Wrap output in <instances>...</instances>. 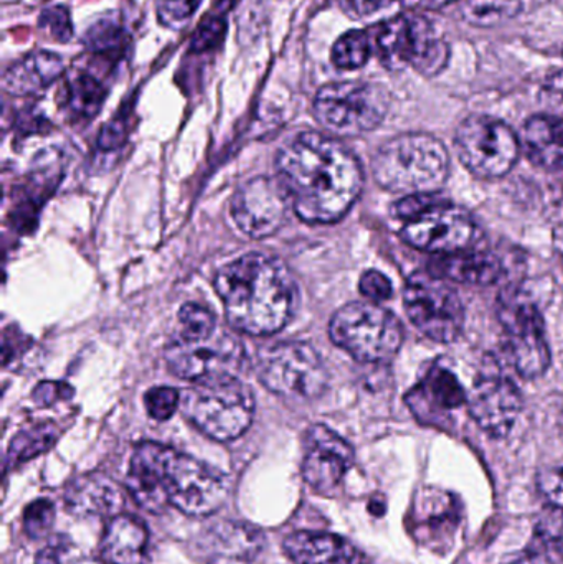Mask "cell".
Returning a JSON list of instances; mask_svg holds the SVG:
<instances>
[{
	"label": "cell",
	"instance_id": "1",
	"mask_svg": "<svg viewBox=\"0 0 563 564\" xmlns=\"http://www.w3.org/2000/svg\"><path fill=\"white\" fill-rule=\"evenodd\" d=\"M277 171L293 210L311 225L339 221L362 192V169L356 155L320 132H301L288 142L278 154Z\"/></svg>",
	"mask_w": 563,
	"mask_h": 564
},
{
	"label": "cell",
	"instance_id": "2",
	"mask_svg": "<svg viewBox=\"0 0 563 564\" xmlns=\"http://www.w3.org/2000/svg\"><path fill=\"white\" fill-rule=\"evenodd\" d=\"M128 489L136 503L152 513L172 506L188 517H208L227 499V484L220 474L158 443L136 447L129 464Z\"/></svg>",
	"mask_w": 563,
	"mask_h": 564
},
{
	"label": "cell",
	"instance_id": "3",
	"mask_svg": "<svg viewBox=\"0 0 563 564\" xmlns=\"http://www.w3.org/2000/svg\"><path fill=\"white\" fill-rule=\"evenodd\" d=\"M214 285L231 327L245 334H277L296 311V282L280 258L247 254L221 268Z\"/></svg>",
	"mask_w": 563,
	"mask_h": 564
},
{
	"label": "cell",
	"instance_id": "4",
	"mask_svg": "<svg viewBox=\"0 0 563 564\" xmlns=\"http://www.w3.org/2000/svg\"><path fill=\"white\" fill-rule=\"evenodd\" d=\"M372 172L377 184L387 191L436 194L448 178L450 155L433 135H397L377 151Z\"/></svg>",
	"mask_w": 563,
	"mask_h": 564
},
{
	"label": "cell",
	"instance_id": "5",
	"mask_svg": "<svg viewBox=\"0 0 563 564\" xmlns=\"http://www.w3.org/2000/svg\"><path fill=\"white\" fill-rule=\"evenodd\" d=\"M181 410L205 436L227 443L250 427L253 393L237 377L198 381L182 394Z\"/></svg>",
	"mask_w": 563,
	"mask_h": 564
},
{
	"label": "cell",
	"instance_id": "6",
	"mask_svg": "<svg viewBox=\"0 0 563 564\" xmlns=\"http://www.w3.org/2000/svg\"><path fill=\"white\" fill-rule=\"evenodd\" d=\"M334 344L366 364H386L399 354L403 340L399 318L372 302H350L331 318Z\"/></svg>",
	"mask_w": 563,
	"mask_h": 564
},
{
	"label": "cell",
	"instance_id": "7",
	"mask_svg": "<svg viewBox=\"0 0 563 564\" xmlns=\"http://www.w3.org/2000/svg\"><path fill=\"white\" fill-rule=\"evenodd\" d=\"M261 383L288 400H316L326 391L329 373L321 355L306 341H280L258 354Z\"/></svg>",
	"mask_w": 563,
	"mask_h": 564
},
{
	"label": "cell",
	"instance_id": "8",
	"mask_svg": "<svg viewBox=\"0 0 563 564\" xmlns=\"http://www.w3.org/2000/svg\"><path fill=\"white\" fill-rule=\"evenodd\" d=\"M377 52L390 69L412 66L425 76H435L445 68L450 46L419 13H403L382 23L376 35Z\"/></svg>",
	"mask_w": 563,
	"mask_h": 564
},
{
	"label": "cell",
	"instance_id": "9",
	"mask_svg": "<svg viewBox=\"0 0 563 564\" xmlns=\"http://www.w3.org/2000/svg\"><path fill=\"white\" fill-rule=\"evenodd\" d=\"M390 98L373 83H331L317 91L313 111L320 124L337 135L373 131L389 111Z\"/></svg>",
	"mask_w": 563,
	"mask_h": 564
},
{
	"label": "cell",
	"instance_id": "10",
	"mask_svg": "<svg viewBox=\"0 0 563 564\" xmlns=\"http://www.w3.org/2000/svg\"><path fill=\"white\" fill-rule=\"evenodd\" d=\"M169 370L184 380L207 381L237 377L245 361L241 341L227 328L218 325L201 337L175 335L165 348Z\"/></svg>",
	"mask_w": 563,
	"mask_h": 564
},
{
	"label": "cell",
	"instance_id": "11",
	"mask_svg": "<svg viewBox=\"0 0 563 564\" xmlns=\"http://www.w3.org/2000/svg\"><path fill=\"white\" fill-rule=\"evenodd\" d=\"M407 314L416 328L436 341L456 340L465 325V308L445 280L432 273H416L407 282Z\"/></svg>",
	"mask_w": 563,
	"mask_h": 564
},
{
	"label": "cell",
	"instance_id": "12",
	"mask_svg": "<svg viewBox=\"0 0 563 564\" xmlns=\"http://www.w3.org/2000/svg\"><path fill=\"white\" fill-rule=\"evenodd\" d=\"M459 161L478 177H502L515 167L519 141L505 122L488 116H472L456 131Z\"/></svg>",
	"mask_w": 563,
	"mask_h": 564
},
{
	"label": "cell",
	"instance_id": "13",
	"mask_svg": "<svg viewBox=\"0 0 563 564\" xmlns=\"http://www.w3.org/2000/svg\"><path fill=\"white\" fill-rule=\"evenodd\" d=\"M499 318L516 370L526 378L541 377L551 365L541 312L522 295L508 294L499 305Z\"/></svg>",
	"mask_w": 563,
	"mask_h": 564
},
{
	"label": "cell",
	"instance_id": "14",
	"mask_svg": "<svg viewBox=\"0 0 563 564\" xmlns=\"http://www.w3.org/2000/svg\"><path fill=\"white\" fill-rule=\"evenodd\" d=\"M475 234V221L469 214L440 197L405 220L402 228L407 243L435 254L465 251Z\"/></svg>",
	"mask_w": 563,
	"mask_h": 564
},
{
	"label": "cell",
	"instance_id": "15",
	"mask_svg": "<svg viewBox=\"0 0 563 564\" xmlns=\"http://www.w3.org/2000/svg\"><path fill=\"white\" fill-rule=\"evenodd\" d=\"M290 194L280 178L257 177L245 182L231 198V217L248 237L268 238L286 224Z\"/></svg>",
	"mask_w": 563,
	"mask_h": 564
},
{
	"label": "cell",
	"instance_id": "16",
	"mask_svg": "<svg viewBox=\"0 0 563 564\" xmlns=\"http://www.w3.org/2000/svg\"><path fill=\"white\" fill-rule=\"evenodd\" d=\"M469 413L486 433L505 437L521 413V394L509 378L488 375L479 378L468 394Z\"/></svg>",
	"mask_w": 563,
	"mask_h": 564
},
{
	"label": "cell",
	"instance_id": "17",
	"mask_svg": "<svg viewBox=\"0 0 563 564\" xmlns=\"http://www.w3.org/2000/svg\"><path fill=\"white\" fill-rule=\"evenodd\" d=\"M354 464V449L339 434L324 424H314L306 434L303 477L311 487H336Z\"/></svg>",
	"mask_w": 563,
	"mask_h": 564
},
{
	"label": "cell",
	"instance_id": "18",
	"mask_svg": "<svg viewBox=\"0 0 563 564\" xmlns=\"http://www.w3.org/2000/svg\"><path fill=\"white\" fill-rule=\"evenodd\" d=\"M263 546V532L241 522L217 523L198 540L205 564H253Z\"/></svg>",
	"mask_w": 563,
	"mask_h": 564
},
{
	"label": "cell",
	"instance_id": "19",
	"mask_svg": "<svg viewBox=\"0 0 563 564\" xmlns=\"http://www.w3.org/2000/svg\"><path fill=\"white\" fill-rule=\"evenodd\" d=\"M410 529L419 542L430 549L445 550V543L452 542L462 519L458 500L448 492L423 490L415 497Z\"/></svg>",
	"mask_w": 563,
	"mask_h": 564
},
{
	"label": "cell",
	"instance_id": "20",
	"mask_svg": "<svg viewBox=\"0 0 563 564\" xmlns=\"http://www.w3.org/2000/svg\"><path fill=\"white\" fill-rule=\"evenodd\" d=\"M465 401L468 394L458 378L443 367H433L407 397V403L420 421L439 426Z\"/></svg>",
	"mask_w": 563,
	"mask_h": 564
},
{
	"label": "cell",
	"instance_id": "21",
	"mask_svg": "<svg viewBox=\"0 0 563 564\" xmlns=\"http://www.w3.org/2000/svg\"><path fill=\"white\" fill-rule=\"evenodd\" d=\"M65 506L78 519H115L124 507V497L105 474H86L69 484Z\"/></svg>",
	"mask_w": 563,
	"mask_h": 564
},
{
	"label": "cell",
	"instance_id": "22",
	"mask_svg": "<svg viewBox=\"0 0 563 564\" xmlns=\"http://www.w3.org/2000/svg\"><path fill=\"white\" fill-rule=\"evenodd\" d=\"M284 552L294 564H354L360 558L347 540L321 532H296L286 536Z\"/></svg>",
	"mask_w": 563,
	"mask_h": 564
},
{
	"label": "cell",
	"instance_id": "23",
	"mask_svg": "<svg viewBox=\"0 0 563 564\" xmlns=\"http://www.w3.org/2000/svg\"><path fill=\"white\" fill-rule=\"evenodd\" d=\"M65 73L62 56L50 52H33L13 63L3 73V89L13 96H29L48 88Z\"/></svg>",
	"mask_w": 563,
	"mask_h": 564
},
{
	"label": "cell",
	"instance_id": "24",
	"mask_svg": "<svg viewBox=\"0 0 563 564\" xmlns=\"http://www.w3.org/2000/svg\"><path fill=\"white\" fill-rule=\"evenodd\" d=\"M148 529L131 516L109 520L101 540V556L108 564H142L148 549Z\"/></svg>",
	"mask_w": 563,
	"mask_h": 564
},
{
	"label": "cell",
	"instance_id": "25",
	"mask_svg": "<svg viewBox=\"0 0 563 564\" xmlns=\"http://www.w3.org/2000/svg\"><path fill=\"white\" fill-rule=\"evenodd\" d=\"M522 141L534 164L545 169L563 167V119L551 115L529 119Z\"/></svg>",
	"mask_w": 563,
	"mask_h": 564
},
{
	"label": "cell",
	"instance_id": "26",
	"mask_svg": "<svg viewBox=\"0 0 563 564\" xmlns=\"http://www.w3.org/2000/svg\"><path fill=\"white\" fill-rule=\"evenodd\" d=\"M430 273L442 280L465 282V284H492L501 276L498 258L485 253H453L436 258Z\"/></svg>",
	"mask_w": 563,
	"mask_h": 564
},
{
	"label": "cell",
	"instance_id": "27",
	"mask_svg": "<svg viewBox=\"0 0 563 564\" xmlns=\"http://www.w3.org/2000/svg\"><path fill=\"white\" fill-rule=\"evenodd\" d=\"M105 98V86L88 73H75L63 83L62 108L65 109L69 118H95L101 109Z\"/></svg>",
	"mask_w": 563,
	"mask_h": 564
},
{
	"label": "cell",
	"instance_id": "28",
	"mask_svg": "<svg viewBox=\"0 0 563 564\" xmlns=\"http://www.w3.org/2000/svg\"><path fill=\"white\" fill-rule=\"evenodd\" d=\"M522 0H465L463 17L476 26H492L518 15Z\"/></svg>",
	"mask_w": 563,
	"mask_h": 564
},
{
	"label": "cell",
	"instance_id": "29",
	"mask_svg": "<svg viewBox=\"0 0 563 564\" xmlns=\"http://www.w3.org/2000/svg\"><path fill=\"white\" fill-rule=\"evenodd\" d=\"M56 437H58V430L55 424H42L33 430L23 431L10 444V466H17L45 453L55 444Z\"/></svg>",
	"mask_w": 563,
	"mask_h": 564
},
{
	"label": "cell",
	"instance_id": "30",
	"mask_svg": "<svg viewBox=\"0 0 563 564\" xmlns=\"http://www.w3.org/2000/svg\"><path fill=\"white\" fill-rule=\"evenodd\" d=\"M333 63L340 69H357L370 58L369 36L362 30L344 33L333 48Z\"/></svg>",
	"mask_w": 563,
	"mask_h": 564
},
{
	"label": "cell",
	"instance_id": "31",
	"mask_svg": "<svg viewBox=\"0 0 563 564\" xmlns=\"http://www.w3.org/2000/svg\"><path fill=\"white\" fill-rule=\"evenodd\" d=\"M535 549L545 555L563 558V510L549 507L534 527Z\"/></svg>",
	"mask_w": 563,
	"mask_h": 564
},
{
	"label": "cell",
	"instance_id": "32",
	"mask_svg": "<svg viewBox=\"0 0 563 564\" xmlns=\"http://www.w3.org/2000/svg\"><path fill=\"white\" fill-rule=\"evenodd\" d=\"M126 42H128V36H126L124 30L108 20L93 25L85 36L89 52L99 53V55H106V53L118 55L124 48Z\"/></svg>",
	"mask_w": 563,
	"mask_h": 564
},
{
	"label": "cell",
	"instance_id": "33",
	"mask_svg": "<svg viewBox=\"0 0 563 564\" xmlns=\"http://www.w3.org/2000/svg\"><path fill=\"white\" fill-rule=\"evenodd\" d=\"M178 334L182 337H201L210 334L218 327L217 318L208 308L191 302L185 304L178 312Z\"/></svg>",
	"mask_w": 563,
	"mask_h": 564
},
{
	"label": "cell",
	"instance_id": "34",
	"mask_svg": "<svg viewBox=\"0 0 563 564\" xmlns=\"http://www.w3.org/2000/svg\"><path fill=\"white\" fill-rule=\"evenodd\" d=\"M55 522V507L50 500L39 499L30 503L23 513V529L32 540L48 535Z\"/></svg>",
	"mask_w": 563,
	"mask_h": 564
},
{
	"label": "cell",
	"instance_id": "35",
	"mask_svg": "<svg viewBox=\"0 0 563 564\" xmlns=\"http://www.w3.org/2000/svg\"><path fill=\"white\" fill-rule=\"evenodd\" d=\"M144 404L149 416L165 421L181 408V393L171 387H155L145 394Z\"/></svg>",
	"mask_w": 563,
	"mask_h": 564
},
{
	"label": "cell",
	"instance_id": "36",
	"mask_svg": "<svg viewBox=\"0 0 563 564\" xmlns=\"http://www.w3.org/2000/svg\"><path fill=\"white\" fill-rule=\"evenodd\" d=\"M39 25L50 40H55V42L59 43H66L72 40V17H69L68 9H65V7L56 6L43 10L42 15H40Z\"/></svg>",
	"mask_w": 563,
	"mask_h": 564
},
{
	"label": "cell",
	"instance_id": "37",
	"mask_svg": "<svg viewBox=\"0 0 563 564\" xmlns=\"http://www.w3.org/2000/svg\"><path fill=\"white\" fill-rule=\"evenodd\" d=\"M227 22L221 17H208L192 39V52H208L224 42Z\"/></svg>",
	"mask_w": 563,
	"mask_h": 564
},
{
	"label": "cell",
	"instance_id": "38",
	"mask_svg": "<svg viewBox=\"0 0 563 564\" xmlns=\"http://www.w3.org/2000/svg\"><path fill=\"white\" fill-rule=\"evenodd\" d=\"M202 0H158V17L164 25L181 26L187 22Z\"/></svg>",
	"mask_w": 563,
	"mask_h": 564
},
{
	"label": "cell",
	"instance_id": "39",
	"mask_svg": "<svg viewBox=\"0 0 563 564\" xmlns=\"http://www.w3.org/2000/svg\"><path fill=\"white\" fill-rule=\"evenodd\" d=\"M538 486L549 506L563 510V466L542 470L538 477Z\"/></svg>",
	"mask_w": 563,
	"mask_h": 564
},
{
	"label": "cell",
	"instance_id": "40",
	"mask_svg": "<svg viewBox=\"0 0 563 564\" xmlns=\"http://www.w3.org/2000/svg\"><path fill=\"white\" fill-rule=\"evenodd\" d=\"M541 102L549 115L563 119V68L545 79L541 89Z\"/></svg>",
	"mask_w": 563,
	"mask_h": 564
},
{
	"label": "cell",
	"instance_id": "41",
	"mask_svg": "<svg viewBox=\"0 0 563 564\" xmlns=\"http://www.w3.org/2000/svg\"><path fill=\"white\" fill-rule=\"evenodd\" d=\"M360 292L370 301H387L392 295V284H390L389 278L383 276L379 271H367L362 278H360Z\"/></svg>",
	"mask_w": 563,
	"mask_h": 564
},
{
	"label": "cell",
	"instance_id": "42",
	"mask_svg": "<svg viewBox=\"0 0 563 564\" xmlns=\"http://www.w3.org/2000/svg\"><path fill=\"white\" fill-rule=\"evenodd\" d=\"M393 2L397 0H339V6L353 19H364L392 6Z\"/></svg>",
	"mask_w": 563,
	"mask_h": 564
},
{
	"label": "cell",
	"instance_id": "43",
	"mask_svg": "<svg viewBox=\"0 0 563 564\" xmlns=\"http://www.w3.org/2000/svg\"><path fill=\"white\" fill-rule=\"evenodd\" d=\"M501 564H552L551 556L545 555L542 550L529 546L524 552L512 553L506 556Z\"/></svg>",
	"mask_w": 563,
	"mask_h": 564
},
{
	"label": "cell",
	"instance_id": "44",
	"mask_svg": "<svg viewBox=\"0 0 563 564\" xmlns=\"http://www.w3.org/2000/svg\"><path fill=\"white\" fill-rule=\"evenodd\" d=\"M65 550V545L52 542L48 546H45L42 552H39L35 564H62V556Z\"/></svg>",
	"mask_w": 563,
	"mask_h": 564
},
{
	"label": "cell",
	"instance_id": "45",
	"mask_svg": "<svg viewBox=\"0 0 563 564\" xmlns=\"http://www.w3.org/2000/svg\"><path fill=\"white\" fill-rule=\"evenodd\" d=\"M455 2V0H422V7L425 9H442V7L450 6V3Z\"/></svg>",
	"mask_w": 563,
	"mask_h": 564
},
{
	"label": "cell",
	"instance_id": "46",
	"mask_svg": "<svg viewBox=\"0 0 563 564\" xmlns=\"http://www.w3.org/2000/svg\"><path fill=\"white\" fill-rule=\"evenodd\" d=\"M76 564H101L98 562H93V560H83V562L76 563Z\"/></svg>",
	"mask_w": 563,
	"mask_h": 564
},
{
	"label": "cell",
	"instance_id": "47",
	"mask_svg": "<svg viewBox=\"0 0 563 564\" xmlns=\"http://www.w3.org/2000/svg\"><path fill=\"white\" fill-rule=\"evenodd\" d=\"M354 564H366V563H364V560H362V558H359V560H357V562H356V563H354Z\"/></svg>",
	"mask_w": 563,
	"mask_h": 564
}]
</instances>
